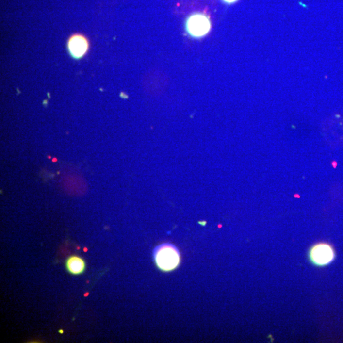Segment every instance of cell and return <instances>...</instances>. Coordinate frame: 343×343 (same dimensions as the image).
Listing matches in <instances>:
<instances>
[{
	"label": "cell",
	"mask_w": 343,
	"mask_h": 343,
	"mask_svg": "<svg viewBox=\"0 0 343 343\" xmlns=\"http://www.w3.org/2000/svg\"><path fill=\"white\" fill-rule=\"evenodd\" d=\"M153 258L157 268L162 272H172L180 263V254L178 248L170 243H164L156 246Z\"/></svg>",
	"instance_id": "obj_1"
},
{
	"label": "cell",
	"mask_w": 343,
	"mask_h": 343,
	"mask_svg": "<svg viewBox=\"0 0 343 343\" xmlns=\"http://www.w3.org/2000/svg\"><path fill=\"white\" fill-rule=\"evenodd\" d=\"M186 28L190 35L194 38H201L210 31V19L204 14L195 13L187 18Z\"/></svg>",
	"instance_id": "obj_2"
},
{
	"label": "cell",
	"mask_w": 343,
	"mask_h": 343,
	"mask_svg": "<svg viewBox=\"0 0 343 343\" xmlns=\"http://www.w3.org/2000/svg\"><path fill=\"white\" fill-rule=\"evenodd\" d=\"M334 258V252L331 246L326 244L314 245L310 252V258L314 264L325 266L330 263Z\"/></svg>",
	"instance_id": "obj_3"
},
{
	"label": "cell",
	"mask_w": 343,
	"mask_h": 343,
	"mask_svg": "<svg viewBox=\"0 0 343 343\" xmlns=\"http://www.w3.org/2000/svg\"><path fill=\"white\" fill-rule=\"evenodd\" d=\"M88 42L83 36L76 35L69 41V52L75 58H80L87 52Z\"/></svg>",
	"instance_id": "obj_4"
},
{
	"label": "cell",
	"mask_w": 343,
	"mask_h": 343,
	"mask_svg": "<svg viewBox=\"0 0 343 343\" xmlns=\"http://www.w3.org/2000/svg\"><path fill=\"white\" fill-rule=\"evenodd\" d=\"M65 268H66L67 272L71 275H81L85 271V260L81 257L77 255L69 257L65 261Z\"/></svg>",
	"instance_id": "obj_5"
},
{
	"label": "cell",
	"mask_w": 343,
	"mask_h": 343,
	"mask_svg": "<svg viewBox=\"0 0 343 343\" xmlns=\"http://www.w3.org/2000/svg\"><path fill=\"white\" fill-rule=\"evenodd\" d=\"M223 1L224 2H225V3L231 4V3H235V2L237 1L238 0H223Z\"/></svg>",
	"instance_id": "obj_6"
},
{
	"label": "cell",
	"mask_w": 343,
	"mask_h": 343,
	"mask_svg": "<svg viewBox=\"0 0 343 343\" xmlns=\"http://www.w3.org/2000/svg\"><path fill=\"white\" fill-rule=\"evenodd\" d=\"M59 333L63 334V333H64V330H59Z\"/></svg>",
	"instance_id": "obj_7"
},
{
	"label": "cell",
	"mask_w": 343,
	"mask_h": 343,
	"mask_svg": "<svg viewBox=\"0 0 343 343\" xmlns=\"http://www.w3.org/2000/svg\"><path fill=\"white\" fill-rule=\"evenodd\" d=\"M52 161L53 162H56L57 161V159H55V158H53V159H52Z\"/></svg>",
	"instance_id": "obj_8"
}]
</instances>
